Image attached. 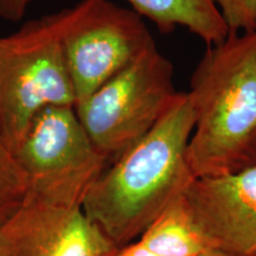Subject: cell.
<instances>
[{"label":"cell","instance_id":"1","mask_svg":"<svg viewBox=\"0 0 256 256\" xmlns=\"http://www.w3.org/2000/svg\"><path fill=\"white\" fill-rule=\"evenodd\" d=\"M194 112L179 92L154 127L106 168L89 188L82 210L122 248L136 241L178 198L194 176L188 146Z\"/></svg>","mask_w":256,"mask_h":256},{"label":"cell","instance_id":"2","mask_svg":"<svg viewBox=\"0 0 256 256\" xmlns=\"http://www.w3.org/2000/svg\"><path fill=\"white\" fill-rule=\"evenodd\" d=\"M194 127L188 162L194 178L256 164V31L229 34L208 49L188 92Z\"/></svg>","mask_w":256,"mask_h":256},{"label":"cell","instance_id":"3","mask_svg":"<svg viewBox=\"0 0 256 256\" xmlns=\"http://www.w3.org/2000/svg\"><path fill=\"white\" fill-rule=\"evenodd\" d=\"M60 34V11L0 37V142L10 152L44 108L75 107Z\"/></svg>","mask_w":256,"mask_h":256},{"label":"cell","instance_id":"4","mask_svg":"<svg viewBox=\"0 0 256 256\" xmlns=\"http://www.w3.org/2000/svg\"><path fill=\"white\" fill-rule=\"evenodd\" d=\"M174 64L151 46L75 106L80 122L110 164L148 133L174 101Z\"/></svg>","mask_w":256,"mask_h":256},{"label":"cell","instance_id":"5","mask_svg":"<svg viewBox=\"0 0 256 256\" xmlns=\"http://www.w3.org/2000/svg\"><path fill=\"white\" fill-rule=\"evenodd\" d=\"M11 154L26 179L28 198L57 206H82L110 165L92 145L75 107L40 110Z\"/></svg>","mask_w":256,"mask_h":256},{"label":"cell","instance_id":"6","mask_svg":"<svg viewBox=\"0 0 256 256\" xmlns=\"http://www.w3.org/2000/svg\"><path fill=\"white\" fill-rule=\"evenodd\" d=\"M60 14V42L76 104L156 46L142 16L110 0H82Z\"/></svg>","mask_w":256,"mask_h":256},{"label":"cell","instance_id":"7","mask_svg":"<svg viewBox=\"0 0 256 256\" xmlns=\"http://www.w3.org/2000/svg\"><path fill=\"white\" fill-rule=\"evenodd\" d=\"M184 197L214 248L256 256V164L235 174L194 178Z\"/></svg>","mask_w":256,"mask_h":256},{"label":"cell","instance_id":"8","mask_svg":"<svg viewBox=\"0 0 256 256\" xmlns=\"http://www.w3.org/2000/svg\"><path fill=\"white\" fill-rule=\"evenodd\" d=\"M22 256H114L119 248L82 206H57L28 198L20 210Z\"/></svg>","mask_w":256,"mask_h":256},{"label":"cell","instance_id":"9","mask_svg":"<svg viewBox=\"0 0 256 256\" xmlns=\"http://www.w3.org/2000/svg\"><path fill=\"white\" fill-rule=\"evenodd\" d=\"M133 11L153 22L162 34L183 26L208 46L228 38L229 30L215 0H127Z\"/></svg>","mask_w":256,"mask_h":256},{"label":"cell","instance_id":"10","mask_svg":"<svg viewBox=\"0 0 256 256\" xmlns=\"http://www.w3.org/2000/svg\"><path fill=\"white\" fill-rule=\"evenodd\" d=\"M28 198V188L23 171L0 142V229L23 209Z\"/></svg>","mask_w":256,"mask_h":256},{"label":"cell","instance_id":"11","mask_svg":"<svg viewBox=\"0 0 256 256\" xmlns=\"http://www.w3.org/2000/svg\"><path fill=\"white\" fill-rule=\"evenodd\" d=\"M229 34L256 31V0H215Z\"/></svg>","mask_w":256,"mask_h":256},{"label":"cell","instance_id":"12","mask_svg":"<svg viewBox=\"0 0 256 256\" xmlns=\"http://www.w3.org/2000/svg\"><path fill=\"white\" fill-rule=\"evenodd\" d=\"M0 256H22L20 211L0 229Z\"/></svg>","mask_w":256,"mask_h":256},{"label":"cell","instance_id":"13","mask_svg":"<svg viewBox=\"0 0 256 256\" xmlns=\"http://www.w3.org/2000/svg\"><path fill=\"white\" fill-rule=\"evenodd\" d=\"M31 0H0V17L17 22L23 17Z\"/></svg>","mask_w":256,"mask_h":256},{"label":"cell","instance_id":"14","mask_svg":"<svg viewBox=\"0 0 256 256\" xmlns=\"http://www.w3.org/2000/svg\"><path fill=\"white\" fill-rule=\"evenodd\" d=\"M200 256H232V255L226 254V252L217 250V249H211V250H208L206 252H203V254H200Z\"/></svg>","mask_w":256,"mask_h":256}]
</instances>
